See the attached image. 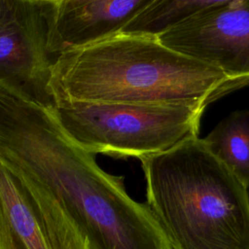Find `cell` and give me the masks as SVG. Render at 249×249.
I'll return each mask as SVG.
<instances>
[{"mask_svg": "<svg viewBox=\"0 0 249 249\" xmlns=\"http://www.w3.org/2000/svg\"><path fill=\"white\" fill-rule=\"evenodd\" d=\"M53 0H7L0 18V88L53 109L49 51Z\"/></svg>", "mask_w": 249, "mask_h": 249, "instance_id": "cell-4", "label": "cell"}, {"mask_svg": "<svg viewBox=\"0 0 249 249\" xmlns=\"http://www.w3.org/2000/svg\"><path fill=\"white\" fill-rule=\"evenodd\" d=\"M157 39L234 81L249 84V0H215Z\"/></svg>", "mask_w": 249, "mask_h": 249, "instance_id": "cell-5", "label": "cell"}, {"mask_svg": "<svg viewBox=\"0 0 249 249\" xmlns=\"http://www.w3.org/2000/svg\"><path fill=\"white\" fill-rule=\"evenodd\" d=\"M0 249H48L21 178L0 158Z\"/></svg>", "mask_w": 249, "mask_h": 249, "instance_id": "cell-7", "label": "cell"}, {"mask_svg": "<svg viewBox=\"0 0 249 249\" xmlns=\"http://www.w3.org/2000/svg\"><path fill=\"white\" fill-rule=\"evenodd\" d=\"M151 0H53L49 51L55 58L119 34Z\"/></svg>", "mask_w": 249, "mask_h": 249, "instance_id": "cell-6", "label": "cell"}, {"mask_svg": "<svg viewBox=\"0 0 249 249\" xmlns=\"http://www.w3.org/2000/svg\"><path fill=\"white\" fill-rule=\"evenodd\" d=\"M52 111L85 151L141 160L198 137L204 110L180 104L71 102Z\"/></svg>", "mask_w": 249, "mask_h": 249, "instance_id": "cell-3", "label": "cell"}, {"mask_svg": "<svg viewBox=\"0 0 249 249\" xmlns=\"http://www.w3.org/2000/svg\"><path fill=\"white\" fill-rule=\"evenodd\" d=\"M243 86L219 69L163 46L156 38L123 34L60 53L50 81L55 105L180 104L203 110Z\"/></svg>", "mask_w": 249, "mask_h": 249, "instance_id": "cell-1", "label": "cell"}, {"mask_svg": "<svg viewBox=\"0 0 249 249\" xmlns=\"http://www.w3.org/2000/svg\"><path fill=\"white\" fill-rule=\"evenodd\" d=\"M210 152L249 187V112L234 111L202 138Z\"/></svg>", "mask_w": 249, "mask_h": 249, "instance_id": "cell-8", "label": "cell"}, {"mask_svg": "<svg viewBox=\"0 0 249 249\" xmlns=\"http://www.w3.org/2000/svg\"><path fill=\"white\" fill-rule=\"evenodd\" d=\"M172 249H249L248 188L196 137L140 160Z\"/></svg>", "mask_w": 249, "mask_h": 249, "instance_id": "cell-2", "label": "cell"}, {"mask_svg": "<svg viewBox=\"0 0 249 249\" xmlns=\"http://www.w3.org/2000/svg\"><path fill=\"white\" fill-rule=\"evenodd\" d=\"M215 0H151L122 28L119 34L158 38Z\"/></svg>", "mask_w": 249, "mask_h": 249, "instance_id": "cell-9", "label": "cell"}, {"mask_svg": "<svg viewBox=\"0 0 249 249\" xmlns=\"http://www.w3.org/2000/svg\"><path fill=\"white\" fill-rule=\"evenodd\" d=\"M6 5H7V0H0V18H2L3 14H4Z\"/></svg>", "mask_w": 249, "mask_h": 249, "instance_id": "cell-10", "label": "cell"}]
</instances>
